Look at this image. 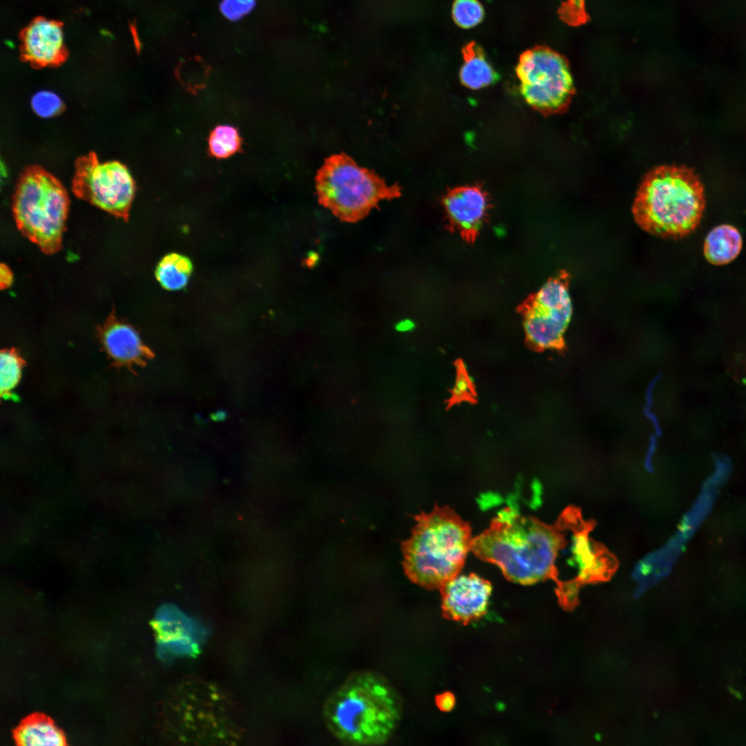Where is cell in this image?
I'll return each mask as SVG.
<instances>
[{
  "mask_svg": "<svg viewBox=\"0 0 746 746\" xmlns=\"http://www.w3.org/2000/svg\"><path fill=\"white\" fill-rule=\"evenodd\" d=\"M559 529L505 508L473 537L471 551L497 565L513 582L528 585L548 578L557 581L555 562L565 542Z\"/></svg>",
  "mask_w": 746,
  "mask_h": 746,
  "instance_id": "6da1fadb",
  "label": "cell"
},
{
  "mask_svg": "<svg viewBox=\"0 0 746 746\" xmlns=\"http://www.w3.org/2000/svg\"><path fill=\"white\" fill-rule=\"evenodd\" d=\"M402 712L400 697L383 676L360 671L350 676L327 699L326 725L341 743L378 745L388 742Z\"/></svg>",
  "mask_w": 746,
  "mask_h": 746,
  "instance_id": "7a4b0ae2",
  "label": "cell"
},
{
  "mask_svg": "<svg viewBox=\"0 0 746 746\" xmlns=\"http://www.w3.org/2000/svg\"><path fill=\"white\" fill-rule=\"evenodd\" d=\"M414 519L411 535L401 545L405 574L420 586L439 589L462 570L471 551L470 525L449 506L437 504Z\"/></svg>",
  "mask_w": 746,
  "mask_h": 746,
  "instance_id": "3957f363",
  "label": "cell"
},
{
  "mask_svg": "<svg viewBox=\"0 0 746 746\" xmlns=\"http://www.w3.org/2000/svg\"><path fill=\"white\" fill-rule=\"evenodd\" d=\"M705 209L703 188L689 169L660 166L643 178L632 207L644 231L664 238H680L698 225Z\"/></svg>",
  "mask_w": 746,
  "mask_h": 746,
  "instance_id": "277c9868",
  "label": "cell"
},
{
  "mask_svg": "<svg viewBox=\"0 0 746 746\" xmlns=\"http://www.w3.org/2000/svg\"><path fill=\"white\" fill-rule=\"evenodd\" d=\"M69 198L62 184L38 166L21 175L12 199V211L20 232L45 254L61 247Z\"/></svg>",
  "mask_w": 746,
  "mask_h": 746,
  "instance_id": "5b68a950",
  "label": "cell"
},
{
  "mask_svg": "<svg viewBox=\"0 0 746 746\" xmlns=\"http://www.w3.org/2000/svg\"><path fill=\"white\" fill-rule=\"evenodd\" d=\"M315 182L321 204L348 222L363 219L381 201L401 193L397 184H387L345 153L327 157L318 171Z\"/></svg>",
  "mask_w": 746,
  "mask_h": 746,
  "instance_id": "8992f818",
  "label": "cell"
},
{
  "mask_svg": "<svg viewBox=\"0 0 746 746\" xmlns=\"http://www.w3.org/2000/svg\"><path fill=\"white\" fill-rule=\"evenodd\" d=\"M171 738L184 741L234 740L236 714L216 687L199 681L182 684L171 693Z\"/></svg>",
  "mask_w": 746,
  "mask_h": 746,
  "instance_id": "52a82bcc",
  "label": "cell"
},
{
  "mask_svg": "<svg viewBox=\"0 0 746 746\" xmlns=\"http://www.w3.org/2000/svg\"><path fill=\"white\" fill-rule=\"evenodd\" d=\"M516 74L521 94L533 108L546 115L568 108L575 90L562 55L543 46L528 50L519 57Z\"/></svg>",
  "mask_w": 746,
  "mask_h": 746,
  "instance_id": "ba28073f",
  "label": "cell"
},
{
  "mask_svg": "<svg viewBox=\"0 0 746 746\" xmlns=\"http://www.w3.org/2000/svg\"><path fill=\"white\" fill-rule=\"evenodd\" d=\"M570 278L566 271H560L519 306L526 340L536 349L554 350L564 346V334L573 311L568 291Z\"/></svg>",
  "mask_w": 746,
  "mask_h": 746,
  "instance_id": "9c48e42d",
  "label": "cell"
},
{
  "mask_svg": "<svg viewBox=\"0 0 746 746\" xmlns=\"http://www.w3.org/2000/svg\"><path fill=\"white\" fill-rule=\"evenodd\" d=\"M72 189L77 198L127 221L135 186L129 171L119 162H102L93 152L79 157Z\"/></svg>",
  "mask_w": 746,
  "mask_h": 746,
  "instance_id": "30bf717a",
  "label": "cell"
},
{
  "mask_svg": "<svg viewBox=\"0 0 746 746\" xmlns=\"http://www.w3.org/2000/svg\"><path fill=\"white\" fill-rule=\"evenodd\" d=\"M439 591L443 616L466 624L486 613L492 585L481 576L470 573L457 575Z\"/></svg>",
  "mask_w": 746,
  "mask_h": 746,
  "instance_id": "8fae6325",
  "label": "cell"
},
{
  "mask_svg": "<svg viewBox=\"0 0 746 746\" xmlns=\"http://www.w3.org/2000/svg\"><path fill=\"white\" fill-rule=\"evenodd\" d=\"M442 202L449 228L466 242L473 243L490 208L486 192L478 185L460 186L449 189Z\"/></svg>",
  "mask_w": 746,
  "mask_h": 746,
  "instance_id": "7c38bea8",
  "label": "cell"
},
{
  "mask_svg": "<svg viewBox=\"0 0 746 746\" xmlns=\"http://www.w3.org/2000/svg\"><path fill=\"white\" fill-rule=\"evenodd\" d=\"M21 55L32 66H57L66 59L64 32L59 22L39 17L21 35Z\"/></svg>",
  "mask_w": 746,
  "mask_h": 746,
  "instance_id": "4fadbf2b",
  "label": "cell"
},
{
  "mask_svg": "<svg viewBox=\"0 0 746 746\" xmlns=\"http://www.w3.org/2000/svg\"><path fill=\"white\" fill-rule=\"evenodd\" d=\"M102 336L106 350L117 361H133L144 352L137 332L130 325L117 321L113 314L104 324Z\"/></svg>",
  "mask_w": 746,
  "mask_h": 746,
  "instance_id": "5bb4252c",
  "label": "cell"
},
{
  "mask_svg": "<svg viewBox=\"0 0 746 746\" xmlns=\"http://www.w3.org/2000/svg\"><path fill=\"white\" fill-rule=\"evenodd\" d=\"M739 231L729 224L716 227L707 234L703 251L707 261L716 265L730 262L739 254L742 248Z\"/></svg>",
  "mask_w": 746,
  "mask_h": 746,
  "instance_id": "9a60e30c",
  "label": "cell"
},
{
  "mask_svg": "<svg viewBox=\"0 0 746 746\" xmlns=\"http://www.w3.org/2000/svg\"><path fill=\"white\" fill-rule=\"evenodd\" d=\"M18 745L23 746H60L65 744L62 732L48 718L32 716L22 722L15 732Z\"/></svg>",
  "mask_w": 746,
  "mask_h": 746,
  "instance_id": "2e32d148",
  "label": "cell"
},
{
  "mask_svg": "<svg viewBox=\"0 0 746 746\" xmlns=\"http://www.w3.org/2000/svg\"><path fill=\"white\" fill-rule=\"evenodd\" d=\"M463 57V64L460 69L459 78L464 86L477 90L497 80L495 71L475 44L470 43L464 47Z\"/></svg>",
  "mask_w": 746,
  "mask_h": 746,
  "instance_id": "e0dca14e",
  "label": "cell"
},
{
  "mask_svg": "<svg viewBox=\"0 0 746 746\" xmlns=\"http://www.w3.org/2000/svg\"><path fill=\"white\" fill-rule=\"evenodd\" d=\"M191 271V262L186 257L172 254L166 256L160 262L155 276L162 287L170 291H178L186 287Z\"/></svg>",
  "mask_w": 746,
  "mask_h": 746,
  "instance_id": "ac0fdd59",
  "label": "cell"
},
{
  "mask_svg": "<svg viewBox=\"0 0 746 746\" xmlns=\"http://www.w3.org/2000/svg\"><path fill=\"white\" fill-rule=\"evenodd\" d=\"M242 139L238 130L229 125L216 126L209 138V149L214 157L221 159L237 153L241 148Z\"/></svg>",
  "mask_w": 746,
  "mask_h": 746,
  "instance_id": "d6986e66",
  "label": "cell"
},
{
  "mask_svg": "<svg viewBox=\"0 0 746 746\" xmlns=\"http://www.w3.org/2000/svg\"><path fill=\"white\" fill-rule=\"evenodd\" d=\"M452 17L459 27L472 28L481 21L484 9L477 0H455L452 6Z\"/></svg>",
  "mask_w": 746,
  "mask_h": 746,
  "instance_id": "ffe728a7",
  "label": "cell"
},
{
  "mask_svg": "<svg viewBox=\"0 0 746 746\" xmlns=\"http://www.w3.org/2000/svg\"><path fill=\"white\" fill-rule=\"evenodd\" d=\"M21 375V363L17 354L11 351L1 353L0 388L1 393H8L18 383Z\"/></svg>",
  "mask_w": 746,
  "mask_h": 746,
  "instance_id": "44dd1931",
  "label": "cell"
},
{
  "mask_svg": "<svg viewBox=\"0 0 746 746\" xmlns=\"http://www.w3.org/2000/svg\"><path fill=\"white\" fill-rule=\"evenodd\" d=\"M33 111L39 116L50 117L61 112L63 104L60 98L49 91L36 93L31 101Z\"/></svg>",
  "mask_w": 746,
  "mask_h": 746,
  "instance_id": "7402d4cb",
  "label": "cell"
},
{
  "mask_svg": "<svg viewBox=\"0 0 746 746\" xmlns=\"http://www.w3.org/2000/svg\"><path fill=\"white\" fill-rule=\"evenodd\" d=\"M255 6L256 0H222L220 9L224 17L236 21L250 13Z\"/></svg>",
  "mask_w": 746,
  "mask_h": 746,
  "instance_id": "603a6c76",
  "label": "cell"
},
{
  "mask_svg": "<svg viewBox=\"0 0 746 746\" xmlns=\"http://www.w3.org/2000/svg\"><path fill=\"white\" fill-rule=\"evenodd\" d=\"M660 375L654 377L653 379L651 381V383L648 385L647 389V392H646V396H645V405H644V409H643L644 414L647 418V419L649 421H650V422L651 423V424H652V425L653 427V429L655 430V434H656L658 437L662 434V430H661V427H660V424L659 423L658 419L656 413L653 412L652 409H653V399H654V398H653L654 390H655V388H656V386L658 382L660 380Z\"/></svg>",
  "mask_w": 746,
  "mask_h": 746,
  "instance_id": "cb8c5ba5",
  "label": "cell"
},
{
  "mask_svg": "<svg viewBox=\"0 0 746 746\" xmlns=\"http://www.w3.org/2000/svg\"><path fill=\"white\" fill-rule=\"evenodd\" d=\"M472 381L463 372L459 373L454 383L452 394L453 398L461 399L470 396L472 392Z\"/></svg>",
  "mask_w": 746,
  "mask_h": 746,
  "instance_id": "d4e9b609",
  "label": "cell"
},
{
  "mask_svg": "<svg viewBox=\"0 0 746 746\" xmlns=\"http://www.w3.org/2000/svg\"><path fill=\"white\" fill-rule=\"evenodd\" d=\"M436 702L441 710L448 711L454 707L455 698L452 694L446 692L437 696Z\"/></svg>",
  "mask_w": 746,
  "mask_h": 746,
  "instance_id": "484cf974",
  "label": "cell"
},
{
  "mask_svg": "<svg viewBox=\"0 0 746 746\" xmlns=\"http://www.w3.org/2000/svg\"><path fill=\"white\" fill-rule=\"evenodd\" d=\"M0 282L1 289L8 288L12 283V274L10 269L5 265H1Z\"/></svg>",
  "mask_w": 746,
  "mask_h": 746,
  "instance_id": "4316f807",
  "label": "cell"
},
{
  "mask_svg": "<svg viewBox=\"0 0 746 746\" xmlns=\"http://www.w3.org/2000/svg\"><path fill=\"white\" fill-rule=\"evenodd\" d=\"M412 327H413V325H412V323H410V321L409 322L405 321V322L402 323L398 327V328H399V329H400L401 331H407V330H410Z\"/></svg>",
  "mask_w": 746,
  "mask_h": 746,
  "instance_id": "83f0119b",
  "label": "cell"
},
{
  "mask_svg": "<svg viewBox=\"0 0 746 746\" xmlns=\"http://www.w3.org/2000/svg\"><path fill=\"white\" fill-rule=\"evenodd\" d=\"M595 738H596V740H600L601 739V736H600V734H597V736H595Z\"/></svg>",
  "mask_w": 746,
  "mask_h": 746,
  "instance_id": "f1b7e54d",
  "label": "cell"
}]
</instances>
